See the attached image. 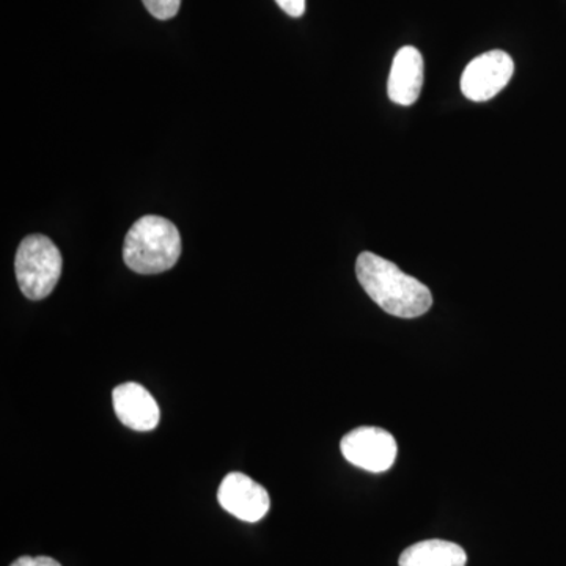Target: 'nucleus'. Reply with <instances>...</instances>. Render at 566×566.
I'll return each mask as SVG.
<instances>
[{
	"instance_id": "f8f14e48",
	"label": "nucleus",
	"mask_w": 566,
	"mask_h": 566,
	"mask_svg": "<svg viewBox=\"0 0 566 566\" xmlns=\"http://www.w3.org/2000/svg\"><path fill=\"white\" fill-rule=\"evenodd\" d=\"M10 566H62L57 560L52 557H20L17 562H13Z\"/></svg>"
},
{
	"instance_id": "f257e3e1",
	"label": "nucleus",
	"mask_w": 566,
	"mask_h": 566,
	"mask_svg": "<svg viewBox=\"0 0 566 566\" xmlns=\"http://www.w3.org/2000/svg\"><path fill=\"white\" fill-rule=\"evenodd\" d=\"M356 274L365 293L386 314L398 318H417L427 314L433 304V296L422 282L405 274L397 264L375 253H360Z\"/></svg>"
},
{
	"instance_id": "f03ea898",
	"label": "nucleus",
	"mask_w": 566,
	"mask_h": 566,
	"mask_svg": "<svg viewBox=\"0 0 566 566\" xmlns=\"http://www.w3.org/2000/svg\"><path fill=\"white\" fill-rule=\"evenodd\" d=\"M181 255V237L175 223L161 216H144L134 223L123 244V260L137 274L172 270Z\"/></svg>"
},
{
	"instance_id": "6e6552de",
	"label": "nucleus",
	"mask_w": 566,
	"mask_h": 566,
	"mask_svg": "<svg viewBox=\"0 0 566 566\" xmlns=\"http://www.w3.org/2000/svg\"><path fill=\"white\" fill-rule=\"evenodd\" d=\"M422 54L415 46H405L397 52L390 69L387 92L389 98L400 106H411L419 99L424 81Z\"/></svg>"
},
{
	"instance_id": "9b49d317",
	"label": "nucleus",
	"mask_w": 566,
	"mask_h": 566,
	"mask_svg": "<svg viewBox=\"0 0 566 566\" xmlns=\"http://www.w3.org/2000/svg\"><path fill=\"white\" fill-rule=\"evenodd\" d=\"M289 17L301 18L305 13V0H275Z\"/></svg>"
},
{
	"instance_id": "1a4fd4ad",
	"label": "nucleus",
	"mask_w": 566,
	"mask_h": 566,
	"mask_svg": "<svg viewBox=\"0 0 566 566\" xmlns=\"http://www.w3.org/2000/svg\"><path fill=\"white\" fill-rule=\"evenodd\" d=\"M463 547L446 539H427L403 551L400 566H465Z\"/></svg>"
},
{
	"instance_id": "39448f33",
	"label": "nucleus",
	"mask_w": 566,
	"mask_h": 566,
	"mask_svg": "<svg viewBox=\"0 0 566 566\" xmlns=\"http://www.w3.org/2000/svg\"><path fill=\"white\" fill-rule=\"evenodd\" d=\"M515 62L504 51H490L479 55L465 66L461 76V92L471 102L494 98L512 81Z\"/></svg>"
},
{
	"instance_id": "423d86ee",
	"label": "nucleus",
	"mask_w": 566,
	"mask_h": 566,
	"mask_svg": "<svg viewBox=\"0 0 566 566\" xmlns=\"http://www.w3.org/2000/svg\"><path fill=\"white\" fill-rule=\"evenodd\" d=\"M218 501L226 512L245 523L263 520L271 506L268 491L251 476L241 472H232L222 480Z\"/></svg>"
},
{
	"instance_id": "7ed1b4c3",
	"label": "nucleus",
	"mask_w": 566,
	"mask_h": 566,
	"mask_svg": "<svg viewBox=\"0 0 566 566\" xmlns=\"http://www.w3.org/2000/svg\"><path fill=\"white\" fill-rule=\"evenodd\" d=\"M17 281L28 300L50 296L62 274V255L57 245L43 234L24 238L14 260Z\"/></svg>"
},
{
	"instance_id": "9d476101",
	"label": "nucleus",
	"mask_w": 566,
	"mask_h": 566,
	"mask_svg": "<svg viewBox=\"0 0 566 566\" xmlns=\"http://www.w3.org/2000/svg\"><path fill=\"white\" fill-rule=\"evenodd\" d=\"M142 2L145 9L150 11L151 17L159 21L172 20L181 6V0H142Z\"/></svg>"
},
{
	"instance_id": "0eeeda50",
	"label": "nucleus",
	"mask_w": 566,
	"mask_h": 566,
	"mask_svg": "<svg viewBox=\"0 0 566 566\" xmlns=\"http://www.w3.org/2000/svg\"><path fill=\"white\" fill-rule=\"evenodd\" d=\"M112 403L118 420L134 431L155 430L161 420V409L155 398L137 382L115 387Z\"/></svg>"
},
{
	"instance_id": "20e7f679",
	"label": "nucleus",
	"mask_w": 566,
	"mask_h": 566,
	"mask_svg": "<svg viewBox=\"0 0 566 566\" xmlns=\"http://www.w3.org/2000/svg\"><path fill=\"white\" fill-rule=\"evenodd\" d=\"M340 449L346 461L374 474L389 471L398 453L394 436L378 427L356 428L342 439Z\"/></svg>"
}]
</instances>
